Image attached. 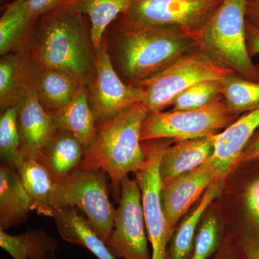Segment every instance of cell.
Masks as SVG:
<instances>
[{"mask_svg": "<svg viewBox=\"0 0 259 259\" xmlns=\"http://www.w3.org/2000/svg\"><path fill=\"white\" fill-rule=\"evenodd\" d=\"M222 192V183L215 181L209 186L197 207L189 214L174 233L166 259H190L194 251L196 231L207 207Z\"/></svg>", "mask_w": 259, "mask_h": 259, "instance_id": "24", "label": "cell"}, {"mask_svg": "<svg viewBox=\"0 0 259 259\" xmlns=\"http://www.w3.org/2000/svg\"><path fill=\"white\" fill-rule=\"evenodd\" d=\"M215 181L209 160L197 169L162 185V204L168 229L172 234L180 218Z\"/></svg>", "mask_w": 259, "mask_h": 259, "instance_id": "13", "label": "cell"}, {"mask_svg": "<svg viewBox=\"0 0 259 259\" xmlns=\"http://www.w3.org/2000/svg\"><path fill=\"white\" fill-rule=\"evenodd\" d=\"M6 1V0H1V3H3V2Z\"/></svg>", "mask_w": 259, "mask_h": 259, "instance_id": "39", "label": "cell"}, {"mask_svg": "<svg viewBox=\"0 0 259 259\" xmlns=\"http://www.w3.org/2000/svg\"><path fill=\"white\" fill-rule=\"evenodd\" d=\"M20 149L18 112L15 107H10L2 112L0 117V156L3 163L16 168L23 161Z\"/></svg>", "mask_w": 259, "mask_h": 259, "instance_id": "28", "label": "cell"}, {"mask_svg": "<svg viewBox=\"0 0 259 259\" xmlns=\"http://www.w3.org/2000/svg\"><path fill=\"white\" fill-rule=\"evenodd\" d=\"M95 76L90 86L89 101L97 122L111 119L121 112L141 102L143 93L139 87L122 81L112 64L104 40L95 51Z\"/></svg>", "mask_w": 259, "mask_h": 259, "instance_id": "11", "label": "cell"}, {"mask_svg": "<svg viewBox=\"0 0 259 259\" xmlns=\"http://www.w3.org/2000/svg\"><path fill=\"white\" fill-rule=\"evenodd\" d=\"M141 190L136 180L126 177L121 183L120 204L107 245L115 256L123 259H151L145 231Z\"/></svg>", "mask_w": 259, "mask_h": 259, "instance_id": "10", "label": "cell"}, {"mask_svg": "<svg viewBox=\"0 0 259 259\" xmlns=\"http://www.w3.org/2000/svg\"><path fill=\"white\" fill-rule=\"evenodd\" d=\"M247 0H223L199 32V49L245 79L259 81L245 36Z\"/></svg>", "mask_w": 259, "mask_h": 259, "instance_id": "4", "label": "cell"}, {"mask_svg": "<svg viewBox=\"0 0 259 259\" xmlns=\"http://www.w3.org/2000/svg\"><path fill=\"white\" fill-rule=\"evenodd\" d=\"M34 19L47 14L63 4V0H23Z\"/></svg>", "mask_w": 259, "mask_h": 259, "instance_id": "32", "label": "cell"}, {"mask_svg": "<svg viewBox=\"0 0 259 259\" xmlns=\"http://www.w3.org/2000/svg\"><path fill=\"white\" fill-rule=\"evenodd\" d=\"M215 135L177 141L174 146H166L160 163L162 185H166L207 163L214 152Z\"/></svg>", "mask_w": 259, "mask_h": 259, "instance_id": "15", "label": "cell"}, {"mask_svg": "<svg viewBox=\"0 0 259 259\" xmlns=\"http://www.w3.org/2000/svg\"><path fill=\"white\" fill-rule=\"evenodd\" d=\"M14 107L18 112L22 159L37 160L58 131L52 116L39 99L37 75Z\"/></svg>", "mask_w": 259, "mask_h": 259, "instance_id": "12", "label": "cell"}, {"mask_svg": "<svg viewBox=\"0 0 259 259\" xmlns=\"http://www.w3.org/2000/svg\"><path fill=\"white\" fill-rule=\"evenodd\" d=\"M220 229L217 218L209 214L204 220L196 235L194 251L190 259H208L218 250Z\"/></svg>", "mask_w": 259, "mask_h": 259, "instance_id": "30", "label": "cell"}, {"mask_svg": "<svg viewBox=\"0 0 259 259\" xmlns=\"http://www.w3.org/2000/svg\"><path fill=\"white\" fill-rule=\"evenodd\" d=\"M37 69V94L42 106L49 113L69 105L83 85L76 76L64 70Z\"/></svg>", "mask_w": 259, "mask_h": 259, "instance_id": "21", "label": "cell"}, {"mask_svg": "<svg viewBox=\"0 0 259 259\" xmlns=\"http://www.w3.org/2000/svg\"><path fill=\"white\" fill-rule=\"evenodd\" d=\"M52 218L64 241L88 248L99 259H117L88 218L79 215L76 208L54 209Z\"/></svg>", "mask_w": 259, "mask_h": 259, "instance_id": "18", "label": "cell"}, {"mask_svg": "<svg viewBox=\"0 0 259 259\" xmlns=\"http://www.w3.org/2000/svg\"><path fill=\"white\" fill-rule=\"evenodd\" d=\"M223 0H133L120 22L178 30L197 39Z\"/></svg>", "mask_w": 259, "mask_h": 259, "instance_id": "8", "label": "cell"}, {"mask_svg": "<svg viewBox=\"0 0 259 259\" xmlns=\"http://www.w3.org/2000/svg\"><path fill=\"white\" fill-rule=\"evenodd\" d=\"M223 96L201 108L148 112L141 128V141L173 139L187 141L219 134L236 120Z\"/></svg>", "mask_w": 259, "mask_h": 259, "instance_id": "7", "label": "cell"}, {"mask_svg": "<svg viewBox=\"0 0 259 259\" xmlns=\"http://www.w3.org/2000/svg\"><path fill=\"white\" fill-rule=\"evenodd\" d=\"M107 48L122 81L136 86L198 49L199 45L197 38L178 30L119 22Z\"/></svg>", "mask_w": 259, "mask_h": 259, "instance_id": "1", "label": "cell"}, {"mask_svg": "<svg viewBox=\"0 0 259 259\" xmlns=\"http://www.w3.org/2000/svg\"><path fill=\"white\" fill-rule=\"evenodd\" d=\"M36 19L29 13L23 0H14L7 6L0 19V54L23 50L30 29Z\"/></svg>", "mask_w": 259, "mask_h": 259, "instance_id": "25", "label": "cell"}, {"mask_svg": "<svg viewBox=\"0 0 259 259\" xmlns=\"http://www.w3.org/2000/svg\"><path fill=\"white\" fill-rule=\"evenodd\" d=\"M58 131L74 135L87 150L96 136L97 120L89 101L88 87L82 85L69 105L50 113Z\"/></svg>", "mask_w": 259, "mask_h": 259, "instance_id": "19", "label": "cell"}, {"mask_svg": "<svg viewBox=\"0 0 259 259\" xmlns=\"http://www.w3.org/2000/svg\"><path fill=\"white\" fill-rule=\"evenodd\" d=\"M15 169L28 193L32 210L52 218L54 209L51 197L55 182L45 167L37 160L28 159L20 161Z\"/></svg>", "mask_w": 259, "mask_h": 259, "instance_id": "23", "label": "cell"}, {"mask_svg": "<svg viewBox=\"0 0 259 259\" xmlns=\"http://www.w3.org/2000/svg\"><path fill=\"white\" fill-rule=\"evenodd\" d=\"M221 95L220 80L202 81L186 90L176 97L172 110H191L208 105Z\"/></svg>", "mask_w": 259, "mask_h": 259, "instance_id": "29", "label": "cell"}, {"mask_svg": "<svg viewBox=\"0 0 259 259\" xmlns=\"http://www.w3.org/2000/svg\"><path fill=\"white\" fill-rule=\"evenodd\" d=\"M259 159V135L242 153L241 161H250Z\"/></svg>", "mask_w": 259, "mask_h": 259, "instance_id": "35", "label": "cell"}, {"mask_svg": "<svg viewBox=\"0 0 259 259\" xmlns=\"http://www.w3.org/2000/svg\"><path fill=\"white\" fill-rule=\"evenodd\" d=\"M0 246L13 259H55L59 243L41 229H29L16 236L0 230Z\"/></svg>", "mask_w": 259, "mask_h": 259, "instance_id": "22", "label": "cell"}, {"mask_svg": "<svg viewBox=\"0 0 259 259\" xmlns=\"http://www.w3.org/2000/svg\"><path fill=\"white\" fill-rule=\"evenodd\" d=\"M142 145L146 160L134 174L141 190L145 223L152 245L151 259H166L167 245L173 236L167 225L161 199L160 163L166 146L158 140L147 141Z\"/></svg>", "mask_w": 259, "mask_h": 259, "instance_id": "9", "label": "cell"}, {"mask_svg": "<svg viewBox=\"0 0 259 259\" xmlns=\"http://www.w3.org/2000/svg\"><path fill=\"white\" fill-rule=\"evenodd\" d=\"M133 0H79L75 6L90 20L94 49L101 47L105 32L112 22L128 9Z\"/></svg>", "mask_w": 259, "mask_h": 259, "instance_id": "26", "label": "cell"}, {"mask_svg": "<svg viewBox=\"0 0 259 259\" xmlns=\"http://www.w3.org/2000/svg\"><path fill=\"white\" fill-rule=\"evenodd\" d=\"M83 15L74 4L42 15L32 46L37 69L67 71L90 88L95 76V50Z\"/></svg>", "mask_w": 259, "mask_h": 259, "instance_id": "2", "label": "cell"}, {"mask_svg": "<svg viewBox=\"0 0 259 259\" xmlns=\"http://www.w3.org/2000/svg\"><path fill=\"white\" fill-rule=\"evenodd\" d=\"M79 1V0H63V4H74L76 2Z\"/></svg>", "mask_w": 259, "mask_h": 259, "instance_id": "38", "label": "cell"}, {"mask_svg": "<svg viewBox=\"0 0 259 259\" xmlns=\"http://www.w3.org/2000/svg\"><path fill=\"white\" fill-rule=\"evenodd\" d=\"M259 127V107L236 119L214 136V152L209 163L216 181L223 180L239 161L245 146Z\"/></svg>", "mask_w": 259, "mask_h": 259, "instance_id": "14", "label": "cell"}, {"mask_svg": "<svg viewBox=\"0 0 259 259\" xmlns=\"http://www.w3.org/2000/svg\"><path fill=\"white\" fill-rule=\"evenodd\" d=\"M148 111L141 102L115 117L97 122L96 136L83 153L79 168L101 169L117 192L129 173H136L146 160L141 141L143 122Z\"/></svg>", "mask_w": 259, "mask_h": 259, "instance_id": "3", "label": "cell"}, {"mask_svg": "<svg viewBox=\"0 0 259 259\" xmlns=\"http://www.w3.org/2000/svg\"><path fill=\"white\" fill-rule=\"evenodd\" d=\"M108 179L101 169L78 167L54 183L51 197L54 209H81L107 244L113 230L116 214L109 198Z\"/></svg>", "mask_w": 259, "mask_h": 259, "instance_id": "5", "label": "cell"}, {"mask_svg": "<svg viewBox=\"0 0 259 259\" xmlns=\"http://www.w3.org/2000/svg\"><path fill=\"white\" fill-rule=\"evenodd\" d=\"M221 95L233 113L251 111L259 107V81L245 79L236 73L220 80Z\"/></svg>", "mask_w": 259, "mask_h": 259, "instance_id": "27", "label": "cell"}, {"mask_svg": "<svg viewBox=\"0 0 259 259\" xmlns=\"http://www.w3.org/2000/svg\"><path fill=\"white\" fill-rule=\"evenodd\" d=\"M245 251L250 259H259V245H252L245 249Z\"/></svg>", "mask_w": 259, "mask_h": 259, "instance_id": "36", "label": "cell"}, {"mask_svg": "<svg viewBox=\"0 0 259 259\" xmlns=\"http://www.w3.org/2000/svg\"><path fill=\"white\" fill-rule=\"evenodd\" d=\"M233 72L198 48L136 87L142 90L141 103L148 112H162L172 106L176 97L190 87L221 80Z\"/></svg>", "mask_w": 259, "mask_h": 259, "instance_id": "6", "label": "cell"}, {"mask_svg": "<svg viewBox=\"0 0 259 259\" xmlns=\"http://www.w3.org/2000/svg\"><path fill=\"white\" fill-rule=\"evenodd\" d=\"M245 20L259 28V0L247 2Z\"/></svg>", "mask_w": 259, "mask_h": 259, "instance_id": "34", "label": "cell"}, {"mask_svg": "<svg viewBox=\"0 0 259 259\" xmlns=\"http://www.w3.org/2000/svg\"><path fill=\"white\" fill-rule=\"evenodd\" d=\"M30 200L18 171L3 163L0 166V230L6 231L27 221Z\"/></svg>", "mask_w": 259, "mask_h": 259, "instance_id": "17", "label": "cell"}, {"mask_svg": "<svg viewBox=\"0 0 259 259\" xmlns=\"http://www.w3.org/2000/svg\"><path fill=\"white\" fill-rule=\"evenodd\" d=\"M245 36L250 57L259 54V28L245 20Z\"/></svg>", "mask_w": 259, "mask_h": 259, "instance_id": "33", "label": "cell"}, {"mask_svg": "<svg viewBox=\"0 0 259 259\" xmlns=\"http://www.w3.org/2000/svg\"><path fill=\"white\" fill-rule=\"evenodd\" d=\"M37 75L32 58L23 50L2 57L0 61V108L14 107Z\"/></svg>", "mask_w": 259, "mask_h": 259, "instance_id": "16", "label": "cell"}, {"mask_svg": "<svg viewBox=\"0 0 259 259\" xmlns=\"http://www.w3.org/2000/svg\"><path fill=\"white\" fill-rule=\"evenodd\" d=\"M244 197L247 210L259 238V177L247 187Z\"/></svg>", "mask_w": 259, "mask_h": 259, "instance_id": "31", "label": "cell"}, {"mask_svg": "<svg viewBox=\"0 0 259 259\" xmlns=\"http://www.w3.org/2000/svg\"><path fill=\"white\" fill-rule=\"evenodd\" d=\"M253 1V0H247V2Z\"/></svg>", "mask_w": 259, "mask_h": 259, "instance_id": "40", "label": "cell"}, {"mask_svg": "<svg viewBox=\"0 0 259 259\" xmlns=\"http://www.w3.org/2000/svg\"><path fill=\"white\" fill-rule=\"evenodd\" d=\"M84 149L79 140L66 131H59L42 150L37 161L58 182L74 171L82 161Z\"/></svg>", "mask_w": 259, "mask_h": 259, "instance_id": "20", "label": "cell"}, {"mask_svg": "<svg viewBox=\"0 0 259 259\" xmlns=\"http://www.w3.org/2000/svg\"><path fill=\"white\" fill-rule=\"evenodd\" d=\"M218 259H238V258L236 255H233V253L230 250H226V251L220 254Z\"/></svg>", "mask_w": 259, "mask_h": 259, "instance_id": "37", "label": "cell"}]
</instances>
